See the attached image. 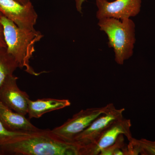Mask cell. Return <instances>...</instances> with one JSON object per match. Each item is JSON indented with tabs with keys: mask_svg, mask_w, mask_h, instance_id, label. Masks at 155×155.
Masks as SVG:
<instances>
[{
	"mask_svg": "<svg viewBox=\"0 0 155 155\" xmlns=\"http://www.w3.org/2000/svg\"><path fill=\"white\" fill-rule=\"evenodd\" d=\"M18 78L8 76L0 86V101L12 110L25 116L28 110V94L17 85Z\"/></svg>",
	"mask_w": 155,
	"mask_h": 155,
	"instance_id": "9c48e42d",
	"label": "cell"
},
{
	"mask_svg": "<svg viewBox=\"0 0 155 155\" xmlns=\"http://www.w3.org/2000/svg\"><path fill=\"white\" fill-rule=\"evenodd\" d=\"M3 14L0 12V47L6 48V44L4 36V28L1 19Z\"/></svg>",
	"mask_w": 155,
	"mask_h": 155,
	"instance_id": "2e32d148",
	"label": "cell"
},
{
	"mask_svg": "<svg viewBox=\"0 0 155 155\" xmlns=\"http://www.w3.org/2000/svg\"><path fill=\"white\" fill-rule=\"evenodd\" d=\"M125 111V108L115 107L99 116L86 129L76 136L72 142L80 147L95 144L112 123L123 117V114Z\"/></svg>",
	"mask_w": 155,
	"mask_h": 155,
	"instance_id": "8992f818",
	"label": "cell"
},
{
	"mask_svg": "<svg viewBox=\"0 0 155 155\" xmlns=\"http://www.w3.org/2000/svg\"><path fill=\"white\" fill-rule=\"evenodd\" d=\"M97 8L96 17L98 19L114 18L129 19L137 16L141 10L142 0H95Z\"/></svg>",
	"mask_w": 155,
	"mask_h": 155,
	"instance_id": "52a82bcc",
	"label": "cell"
},
{
	"mask_svg": "<svg viewBox=\"0 0 155 155\" xmlns=\"http://www.w3.org/2000/svg\"><path fill=\"white\" fill-rule=\"evenodd\" d=\"M130 119L122 117L112 123L101 136L96 143L80 147V155H98L102 150L114 144L119 136L123 134L128 141L133 138Z\"/></svg>",
	"mask_w": 155,
	"mask_h": 155,
	"instance_id": "5b68a950",
	"label": "cell"
},
{
	"mask_svg": "<svg viewBox=\"0 0 155 155\" xmlns=\"http://www.w3.org/2000/svg\"><path fill=\"white\" fill-rule=\"evenodd\" d=\"M0 12L20 28L35 29L38 16L31 2L23 5L16 0H0Z\"/></svg>",
	"mask_w": 155,
	"mask_h": 155,
	"instance_id": "ba28073f",
	"label": "cell"
},
{
	"mask_svg": "<svg viewBox=\"0 0 155 155\" xmlns=\"http://www.w3.org/2000/svg\"><path fill=\"white\" fill-rule=\"evenodd\" d=\"M18 65L6 48L0 47V86L10 75H13Z\"/></svg>",
	"mask_w": 155,
	"mask_h": 155,
	"instance_id": "4fadbf2b",
	"label": "cell"
},
{
	"mask_svg": "<svg viewBox=\"0 0 155 155\" xmlns=\"http://www.w3.org/2000/svg\"><path fill=\"white\" fill-rule=\"evenodd\" d=\"M70 105L68 99L43 98L32 101L28 99L27 114L29 119L39 118L46 113L61 110Z\"/></svg>",
	"mask_w": 155,
	"mask_h": 155,
	"instance_id": "8fae6325",
	"label": "cell"
},
{
	"mask_svg": "<svg viewBox=\"0 0 155 155\" xmlns=\"http://www.w3.org/2000/svg\"><path fill=\"white\" fill-rule=\"evenodd\" d=\"M125 136H119L116 142L110 146L102 150L99 155H127V145L125 143Z\"/></svg>",
	"mask_w": 155,
	"mask_h": 155,
	"instance_id": "5bb4252c",
	"label": "cell"
},
{
	"mask_svg": "<svg viewBox=\"0 0 155 155\" xmlns=\"http://www.w3.org/2000/svg\"><path fill=\"white\" fill-rule=\"evenodd\" d=\"M28 131H11L4 127L0 122V146L5 144L19 136L25 134Z\"/></svg>",
	"mask_w": 155,
	"mask_h": 155,
	"instance_id": "9a60e30c",
	"label": "cell"
},
{
	"mask_svg": "<svg viewBox=\"0 0 155 155\" xmlns=\"http://www.w3.org/2000/svg\"><path fill=\"white\" fill-rule=\"evenodd\" d=\"M1 22L4 28V36L8 52L15 59L20 69H25L28 74L38 76L48 72H37L30 65V60L35 52V45L44 35L35 29L20 28L15 23L3 16Z\"/></svg>",
	"mask_w": 155,
	"mask_h": 155,
	"instance_id": "7a4b0ae2",
	"label": "cell"
},
{
	"mask_svg": "<svg viewBox=\"0 0 155 155\" xmlns=\"http://www.w3.org/2000/svg\"><path fill=\"white\" fill-rule=\"evenodd\" d=\"M127 155H155V141L132 138L127 145Z\"/></svg>",
	"mask_w": 155,
	"mask_h": 155,
	"instance_id": "7c38bea8",
	"label": "cell"
},
{
	"mask_svg": "<svg viewBox=\"0 0 155 155\" xmlns=\"http://www.w3.org/2000/svg\"><path fill=\"white\" fill-rule=\"evenodd\" d=\"M115 108L113 104L100 107L81 110L68 119L63 125L54 128L52 131L60 138L73 142V139L99 116Z\"/></svg>",
	"mask_w": 155,
	"mask_h": 155,
	"instance_id": "277c9868",
	"label": "cell"
},
{
	"mask_svg": "<svg viewBox=\"0 0 155 155\" xmlns=\"http://www.w3.org/2000/svg\"><path fill=\"white\" fill-rule=\"evenodd\" d=\"M0 122L11 131H32L39 130L25 116L15 112L0 101Z\"/></svg>",
	"mask_w": 155,
	"mask_h": 155,
	"instance_id": "30bf717a",
	"label": "cell"
},
{
	"mask_svg": "<svg viewBox=\"0 0 155 155\" xmlns=\"http://www.w3.org/2000/svg\"><path fill=\"white\" fill-rule=\"evenodd\" d=\"M16 1L23 5H26L31 2L30 0H16Z\"/></svg>",
	"mask_w": 155,
	"mask_h": 155,
	"instance_id": "ac0fdd59",
	"label": "cell"
},
{
	"mask_svg": "<svg viewBox=\"0 0 155 155\" xmlns=\"http://www.w3.org/2000/svg\"><path fill=\"white\" fill-rule=\"evenodd\" d=\"M85 0H75V7L78 12L82 13V6Z\"/></svg>",
	"mask_w": 155,
	"mask_h": 155,
	"instance_id": "e0dca14e",
	"label": "cell"
},
{
	"mask_svg": "<svg viewBox=\"0 0 155 155\" xmlns=\"http://www.w3.org/2000/svg\"><path fill=\"white\" fill-rule=\"evenodd\" d=\"M100 30L107 35L109 47L114 49L116 64L122 65L131 58L135 44V24L130 18L99 19Z\"/></svg>",
	"mask_w": 155,
	"mask_h": 155,
	"instance_id": "3957f363",
	"label": "cell"
},
{
	"mask_svg": "<svg viewBox=\"0 0 155 155\" xmlns=\"http://www.w3.org/2000/svg\"><path fill=\"white\" fill-rule=\"evenodd\" d=\"M80 147L49 129L28 131L0 146V155H80Z\"/></svg>",
	"mask_w": 155,
	"mask_h": 155,
	"instance_id": "6da1fadb",
	"label": "cell"
}]
</instances>
